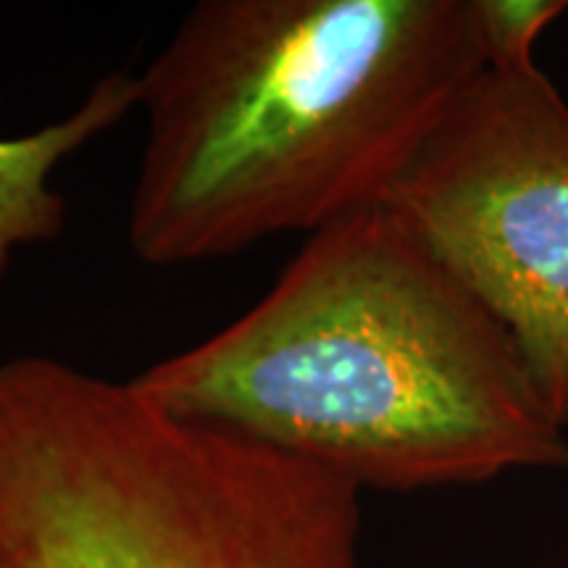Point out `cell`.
<instances>
[{"mask_svg": "<svg viewBox=\"0 0 568 568\" xmlns=\"http://www.w3.org/2000/svg\"><path fill=\"white\" fill-rule=\"evenodd\" d=\"M485 69L474 0H201L140 71L132 253L201 264L379 209Z\"/></svg>", "mask_w": 568, "mask_h": 568, "instance_id": "obj_1", "label": "cell"}, {"mask_svg": "<svg viewBox=\"0 0 568 568\" xmlns=\"http://www.w3.org/2000/svg\"><path fill=\"white\" fill-rule=\"evenodd\" d=\"M132 385L361 493L568 468L514 339L387 205L311 234L251 311Z\"/></svg>", "mask_w": 568, "mask_h": 568, "instance_id": "obj_2", "label": "cell"}, {"mask_svg": "<svg viewBox=\"0 0 568 568\" xmlns=\"http://www.w3.org/2000/svg\"><path fill=\"white\" fill-rule=\"evenodd\" d=\"M361 489L130 382L0 364V568H358Z\"/></svg>", "mask_w": 568, "mask_h": 568, "instance_id": "obj_3", "label": "cell"}, {"mask_svg": "<svg viewBox=\"0 0 568 568\" xmlns=\"http://www.w3.org/2000/svg\"><path fill=\"white\" fill-rule=\"evenodd\" d=\"M514 339L568 429V101L485 69L385 203Z\"/></svg>", "mask_w": 568, "mask_h": 568, "instance_id": "obj_4", "label": "cell"}, {"mask_svg": "<svg viewBox=\"0 0 568 568\" xmlns=\"http://www.w3.org/2000/svg\"><path fill=\"white\" fill-rule=\"evenodd\" d=\"M140 109V74L109 71L59 122L0 138V280L21 247L51 243L67 224V201L53 187L63 161Z\"/></svg>", "mask_w": 568, "mask_h": 568, "instance_id": "obj_5", "label": "cell"}, {"mask_svg": "<svg viewBox=\"0 0 568 568\" xmlns=\"http://www.w3.org/2000/svg\"><path fill=\"white\" fill-rule=\"evenodd\" d=\"M487 69H524L535 63V42L558 17L566 0H474Z\"/></svg>", "mask_w": 568, "mask_h": 568, "instance_id": "obj_6", "label": "cell"}]
</instances>
